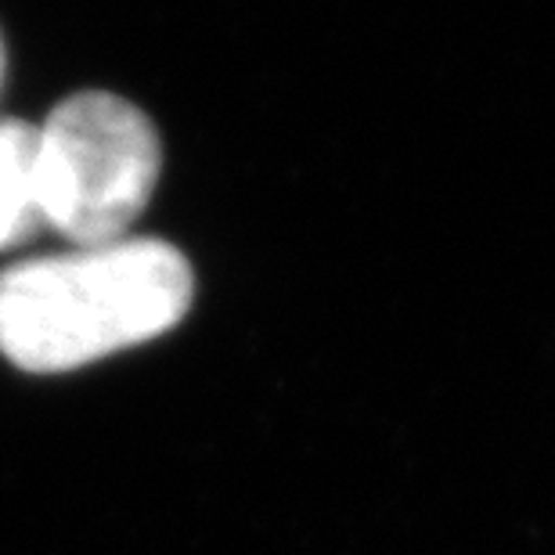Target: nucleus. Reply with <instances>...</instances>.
<instances>
[{"instance_id":"f257e3e1","label":"nucleus","mask_w":555,"mask_h":555,"mask_svg":"<svg viewBox=\"0 0 555 555\" xmlns=\"http://www.w3.org/2000/svg\"><path fill=\"white\" fill-rule=\"evenodd\" d=\"M195 271L163 238L73 246L0 271V358L59 375L141 347L181 325Z\"/></svg>"},{"instance_id":"f03ea898","label":"nucleus","mask_w":555,"mask_h":555,"mask_svg":"<svg viewBox=\"0 0 555 555\" xmlns=\"http://www.w3.org/2000/svg\"><path fill=\"white\" fill-rule=\"evenodd\" d=\"M43 228L73 246L127 238L163 173L149 113L108 91H80L37 124Z\"/></svg>"},{"instance_id":"7ed1b4c3","label":"nucleus","mask_w":555,"mask_h":555,"mask_svg":"<svg viewBox=\"0 0 555 555\" xmlns=\"http://www.w3.org/2000/svg\"><path fill=\"white\" fill-rule=\"evenodd\" d=\"M43 228L37 127L26 119L0 124V253Z\"/></svg>"},{"instance_id":"20e7f679","label":"nucleus","mask_w":555,"mask_h":555,"mask_svg":"<svg viewBox=\"0 0 555 555\" xmlns=\"http://www.w3.org/2000/svg\"><path fill=\"white\" fill-rule=\"evenodd\" d=\"M0 73H4V48H0Z\"/></svg>"}]
</instances>
